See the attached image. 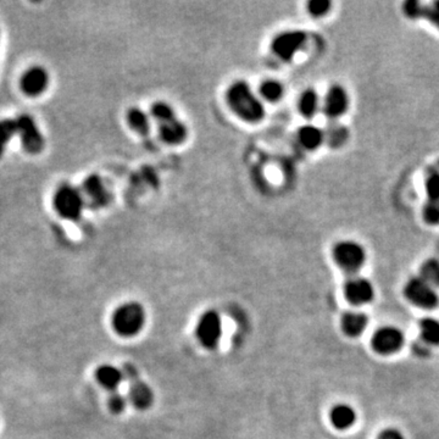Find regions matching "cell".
<instances>
[{
	"instance_id": "19",
	"label": "cell",
	"mask_w": 439,
	"mask_h": 439,
	"mask_svg": "<svg viewBox=\"0 0 439 439\" xmlns=\"http://www.w3.org/2000/svg\"><path fill=\"white\" fill-rule=\"evenodd\" d=\"M298 141L303 148L306 150H316L321 147V144L325 142L324 129H319L314 125H305L301 126L298 131Z\"/></svg>"
},
{
	"instance_id": "6",
	"label": "cell",
	"mask_w": 439,
	"mask_h": 439,
	"mask_svg": "<svg viewBox=\"0 0 439 439\" xmlns=\"http://www.w3.org/2000/svg\"><path fill=\"white\" fill-rule=\"evenodd\" d=\"M223 325L221 316L215 310H207L198 320L195 335L198 341L207 349L218 346L223 337Z\"/></svg>"
},
{
	"instance_id": "28",
	"label": "cell",
	"mask_w": 439,
	"mask_h": 439,
	"mask_svg": "<svg viewBox=\"0 0 439 439\" xmlns=\"http://www.w3.org/2000/svg\"><path fill=\"white\" fill-rule=\"evenodd\" d=\"M16 136L15 120L3 119L0 120V159L6 153L8 144L10 143L11 139Z\"/></svg>"
},
{
	"instance_id": "11",
	"label": "cell",
	"mask_w": 439,
	"mask_h": 439,
	"mask_svg": "<svg viewBox=\"0 0 439 439\" xmlns=\"http://www.w3.org/2000/svg\"><path fill=\"white\" fill-rule=\"evenodd\" d=\"M49 72L43 66L35 65L26 70L24 74L21 76L20 88L22 93L27 97L35 98L45 93L49 87Z\"/></svg>"
},
{
	"instance_id": "25",
	"label": "cell",
	"mask_w": 439,
	"mask_h": 439,
	"mask_svg": "<svg viewBox=\"0 0 439 439\" xmlns=\"http://www.w3.org/2000/svg\"><path fill=\"white\" fill-rule=\"evenodd\" d=\"M259 94H260V98L262 100L269 102V103H277L283 97L285 88H283L281 82H278L276 79H266L260 84Z\"/></svg>"
},
{
	"instance_id": "17",
	"label": "cell",
	"mask_w": 439,
	"mask_h": 439,
	"mask_svg": "<svg viewBox=\"0 0 439 439\" xmlns=\"http://www.w3.org/2000/svg\"><path fill=\"white\" fill-rule=\"evenodd\" d=\"M124 371L110 364L99 366L95 370V378L105 390H116L124 381Z\"/></svg>"
},
{
	"instance_id": "29",
	"label": "cell",
	"mask_w": 439,
	"mask_h": 439,
	"mask_svg": "<svg viewBox=\"0 0 439 439\" xmlns=\"http://www.w3.org/2000/svg\"><path fill=\"white\" fill-rule=\"evenodd\" d=\"M331 1L328 0H311L308 3V13L312 17H322L331 10Z\"/></svg>"
},
{
	"instance_id": "12",
	"label": "cell",
	"mask_w": 439,
	"mask_h": 439,
	"mask_svg": "<svg viewBox=\"0 0 439 439\" xmlns=\"http://www.w3.org/2000/svg\"><path fill=\"white\" fill-rule=\"evenodd\" d=\"M404 344L403 332L393 326H385L376 331L372 337V346L377 353L383 356L394 354Z\"/></svg>"
},
{
	"instance_id": "14",
	"label": "cell",
	"mask_w": 439,
	"mask_h": 439,
	"mask_svg": "<svg viewBox=\"0 0 439 439\" xmlns=\"http://www.w3.org/2000/svg\"><path fill=\"white\" fill-rule=\"evenodd\" d=\"M157 124H158L159 136L163 143L168 145H178L187 139V126L183 124L181 120L177 119L175 113L160 120Z\"/></svg>"
},
{
	"instance_id": "21",
	"label": "cell",
	"mask_w": 439,
	"mask_h": 439,
	"mask_svg": "<svg viewBox=\"0 0 439 439\" xmlns=\"http://www.w3.org/2000/svg\"><path fill=\"white\" fill-rule=\"evenodd\" d=\"M331 424L336 429H351L353 424H356V413L353 406L348 404H338L333 406L330 414Z\"/></svg>"
},
{
	"instance_id": "32",
	"label": "cell",
	"mask_w": 439,
	"mask_h": 439,
	"mask_svg": "<svg viewBox=\"0 0 439 439\" xmlns=\"http://www.w3.org/2000/svg\"><path fill=\"white\" fill-rule=\"evenodd\" d=\"M414 351L420 356H429L431 353V346L424 343L422 340L417 341L414 344Z\"/></svg>"
},
{
	"instance_id": "27",
	"label": "cell",
	"mask_w": 439,
	"mask_h": 439,
	"mask_svg": "<svg viewBox=\"0 0 439 439\" xmlns=\"http://www.w3.org/2000/svg\"><path fill=\"white\" fill-rule=\"evenodd\" d=\"M420 277H422L424 281L429 283L434 288L439 287V260L437 259H427L421 265L420 269Z\"/></svg>"
},
{
	"instance_id": "4",
	"label": "cell",
	"mask_w": 439,
	"mask_h": 439,
	"mask_svg": "<svg viewBox=\"0 0 439 439\" xmlns=\"http://www.w3.org/2000/svg\"><path fill=\"white\" fill-rule=\"evenodd\" d=\"M337 265L351 276L362 269L366 262L364 247L354 241H341L333 247L332 252Z\"/></svg>"
},
{
	"instance_id": "3",
	"label": "cell",
	"mask_w": 439,
	"mask_h": 439,
	"mask_svg": "<svg viewBox=\"0 0 439 439\" xmlns=\"http://www.w3.org/2000/svg\"><path fill=\"white\" fill-rule=\"evenodd\" d=\"M55 211L67 221H79L83 215L86 202L81 189L69 183L56 188L53 197Z\"/></svg>"
},
{
	"instance_id": "26",
	"label": "cell",
	"mask_w": 439,
	"mask_h": 439,
	"mask_svg": "<svg viewBox=\"0 0 439 439\" xmlns=\"http://www.w3.org/2000/svg\"><path fill=\"white\" fill-rule=\"evenodd\" d=\"M420 330L422 341L429 346L439 344V320L433 317H426L420 322Z\"/></svg>"
},
{
	"instance_id": "20",
	"label": "cell",
	"mask_w": 439,
	"mask_h": 439,
	"mask_svg": "<svg viewBox=\"0 0 439 439\" xmlns=\"http://www.w3.org/2000/svg\"><path fill=\"white\" fill-rule=\"evenodd\" d=\"M367 316L360 311H348L342 317V328L346 335L358 337L362 335L367 327Z\"/></svg>"
},
{
	"instance_id": "24",
	"label": "cell",
	"mask_w": 439,
	"mask_h": 439,
	"mask_svg": "<svg viewBox=\"0 0 439 439\" xmlns=\"http://www.w3.org/2000/svg\"><path fill=\"white\" fill-rule=\"evenodd\" d=\"M324 134H325L326 143L330 145V148L333 149L342 148L349 138L348 129L338 122L327 125Z\"/></svg>"
},
{
	"instance_id": "23",
	"label": "cell",
	"mask_w": 439,
	"mask_h": 439,
	"mask_svg": "<svg viewBox=\"0 0 439 439\" xmlns=\"http://www.w3.org/2000/svg\"><path fill=\"white\" fill-rule=\"evenodd\" d=\"M298 109L301 116L305 119H314L320 109V97L315 89H306L301 94Z\"/></svg>"
},
{
	"instance_id": "31",
	"label": "cell",
	"mask_w": 439,
	"mask_h": 439,
	"mask_svg": "<svg viewBox=\"0 0 439 439\" xmlns=\"http://www.w3.org/2000/svg\"><path fill=\"white\" fill-rule=\"evenodd\" d=\"M377 439H405L403 433L395 429H387L381 432Z\"/></svg>"
},
{
	"instance_id": "5",
	"label": "cell",
	"mask_w": 439,
	"mask_h": 439,
	"mask_svg": "<svg viewBox=\"0 0 439 439\" xmlns=\"http://www.w3.org/2000/svg\"><path fill=\"white\" fill-rule=\"evenodd\" d=\"M16 134L26 153L38 155L45 148V138L35 120L29 114H21L15 119Z\"/></svg>"
},
{
	"instance_id": "22",
	"label": "cell",
	"mask_w": 439,
	"mask_h": 439,
	"mask_svg": "<svg viewBox=\"0 0 439 439\" xmlns=\"http://www.w3.org/2000/svg\"><path fill=\"white\" fill-rule=\"evenodd\" d=\"M126 120H127L129 127L134 129V132L142 134V136H147L150 132L152 118L142 109H129L127 114H126Z\"/></svg>"
},
{
	"instance_id": "15",
	"label": "cell",
	"mask_w": 439,
	"mask_h": 439,
	"mask_svg": "<svg viewBox=\"0 0 439 439\" xmlns=\"http://www.w3.org/2000/svg\"><path fill=\"white\" fill-rule=\"evenodd\" d=\"M344 292L348 301L356 305H365L374 301L375 288L369 280L361 276H351L346 282Z\"/></svg>"
},
{
	"instance_id": "18",
	"label": "cell",
	"mask_w": 439,
	"mask_h": 439,
	"mask_svg": "<svg viewBox=\"0 0 439 439\" xmlns=\"http://www.w3.org/2000/svg\"><path fill=\"white\" fill-rule=\"evenodd\" d=\"M129 400L137 409H148L153 404V390L142 381H134L129 388Z\"/></svg>"
},
{
	"instance_id": "13",
	"label": "cell",
	"mask_w": 439,
	"mask_h": 439,
	"mask_svg": "<svg viewBox=\"0 0 439 439\" xmlns=\"http://www.w3.org/2000/svg\"><path fill=\"white\" fill-rule=\"evenodd\" d=\"M349 109V95L341 84L331 86L324 100V113L328 119L337 120L346 114Z\"/></svg>"
},
{
	"instance_id": "9",
	"label": "cell",
	"mask_w": 439,
	"mask_h": 439,
	"mask_svg": "<svg viewBox=\"0 0 439 439\" xmlns=\"http://www.w3.org/2000/svg\"><path fill=\"white\" fill-rule=\"evenodd\" d=\"M426 202H424L422 217L424 223L431 226L439 225V171L436 168H429L426 175Z\"/></svg>"
},
{
	"instance_id": "1",
	"label": "cell",
	"mask_w": 439,
	"mask_h": 439,
	"mask_svg": "<svg viewBox=\"0 0 439 439\" xmlns=\"http://www.w3.org/2000/svg\"><path fill=\"white\" fill-rule=\"evenodd\" d=\"M226 102L239 119L249 124H257L265 116L262 98L253 92L246 81H236L228 87Z\"/></svg>"
},
{
	"instance_id": "30",
	"label": "cell",
	"mask_w": 439,
	"mask_h": 439,
	"mask_svg": "<svg viewBox=\"0 0 439 439\" xmlns=\"http://www.w3.org/2000/svg\"><path fill=\"white\" fill-rule=\"evenodd\" d=\"M109 408L114 413V414H121L124 413L126 409V405H127V399L125 398L124 395L119 393V392H114L113 394L110 395L109 398Z\"/></svg>"
},
{
	"instance_id": "2",
	"label": "cell",
	"mask_w": 439,
	"mask_h": 439,
	"mask_svg": "<svg viewBox=\"0 0 439 439\" xmlns=\"http://www.w3.org/2000/svg\"><path fill=\"white\" fill-rule=\"evenodd\" d=\"M147 315L143 306L137 301L124 303L116 308L111 317L114 331L121 337H134L143 330Z\"/></svg>"
},
{
	"instance_id": "16",
	"label": "cell",
	"mask_w": 439,
	"mask_h": 439,
	"mask_svg": "<svg viewBox=\"0 0 439 439\" xmlns=\"http://www.w3.org/2000/svg\"><path fill=\"white\" fill-rule=\"evenodd\" d=\"M403 13L410 20L426 19L439 30V0L429 4L409 0L403 4Z\"/></svg>"
},
{
	"instance_id": "10",
	"label": "cell",
	"mask_w": 439,
	"mask_h": 439,
	"mask_svg": "<svg viewBox=\"0 0 439 439\" xmlns=\"http://www.w3.org/2000/svg\"><path fill=\"white\" fill-rule=\"evenodd\" d=\"M81 192L86 202V207L93 210H99L108 207L111 194L109 192L103 178L99 175H90L84 179L81 187Z\"/></svg>"
},
{
	"instance_id": "8",
	"label": "cell",
	"mask_w": 439,
	"mask_h": 439,
	"mask_svg": "<svg viewBox=\"0 0 439 439\" xmlns=\"http://www.w3.org/2000/svg\"><path fill=\"white\" fill-rule=\"evenodd\" d=\"M405 296L422 309H433L438 305L439 296L436 288L424 281L422 277H411L404 287Z\"/></svg>"
},
{
	"instance_id": "7",
	"label": "cell",
	"mask_w": 439,
	"mask_h": 439,
	"mask_svg": "<svg viewBox=\"0 0 439 439\" xmlns=\"http://www.w3.org/2000/svg\"><path fill=\"white\" fill-rule=\"evenodd\" d=\"M308 35L299 30L285 31L272 40L271 50L282 61H291L305 45Z\"/></svg>"
}]
</instances>
